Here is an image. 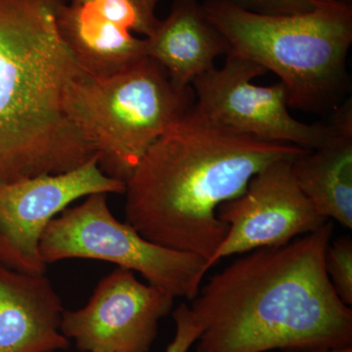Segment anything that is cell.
<instances>
[{
	"instance_id": "obj_1",
	"label": "cell",
	"mask_w": 352,
	"mask_h": 352,
	"mask_svg": "<svg viewBox=\"0 0 352 352\" xmlns=\"http://www.w3.org/2000/svg\"><path fill=\"white\" fill-rule=\"evenodd\" d=\"M332 220L289 244L247 252L190 305L197 352H305L352 346V309L326 271Z\"/></svg>"
},
{
	"instance_id": "obj_2",
	"label": "cell",
	"mask_w": 352,
	"mask_h": 352,
	"mask_svg": "<svg viewBox=\"0 0 352 352\" xmlns=\"http://www.w3.org/2000/svg\"><path fill=\"white\" fill-rule=\"evenodd\" d=\"M307 149L212 124L193 108L145 153L126 182V222L146 239L210 261L228 233L219 206L273 162Z\"/></svg>"
},
{
	"instance_id": "obj_3",
	"label": "cell",
	"mask_w": 352,
	"mask_h": 352,
	"mask_svg": "<svg viewBox=\"0 0 352 352\" xmlns=\"http://www.w3.org/2000/svg\"><path fill=\"white\" fill-rule=\"evenodd\" d=\"M56 0H0V183L58 175L95 154L69 120L83 72L60 38Z\"/></svg>"
},
{
	"instance_id": "obj_4",
	"label": "cell",
	"mask_w": 352,
	"mask_h": 352,
	"mask_svg": "<svg viewBox=\"0 0 352 352\" xmlns=\"http://www.w3.org/2000/svg\"><path fill=\"white\" fill-rule=\"evenodd\" d=\"M203 6L230 53L280 78L289 108L316 113L340 103L349 85L352 4L316 0L311 10L292 15L249 12L227 0H204Z\"/></svg>"
},
{
	"instance_id": "obj_5",
	"label": "cell",
	"mask_w": 352,
	"mask_h": 352,
	"mask_svg": "<svg viewBox=\"0 0 352 352\" xmlns=\"http://www.w3.org/2000/svg\"><path fill=\"white\" fill-rule=\"evenodd\" d=\"M195 103L192 87H179L146 57L120 73L96 78L82 73L71 88L68 113L105 175L126 183L147 150Z\"/></svg>"
},
{
	"instance_id": "obj_6",
	"label": "cell",
	"mask_w": 352,
	"mask_h": 352,
	"mask_svg": "<svg viewBox=\"0 0 352 352\" xmlns=\"http://www.w3.org/2000/svg\"><path fill=\"white\" fill-rule=\"evenodd\" d=\"M39 249L47 265L69 258L108 261L138 272L173 298L191 302L208 271L200 256L153 243L116 219L105 193L91 194L51 220Z\"/></svg>"
},
{
	"instance_id": "obj_7",
	"label": "cell",
	"mask_w": 352,
	"mask_h": 352,
	"mask_svg": "<svg viewBox=\"0 0 352 352\" xmlns=\"http://www.w3.org/2000/svg\"><path fill=\"white\" fill-rule=\"evenodd\" d=\"M266 74L251 60L229 53L226 64L198 76L193 83V111L212 124L268 141L312 150L333 133L332 124L300 122L289 111L283 83L261 87L254 78Z\"/></svg>"
},
{
	"instance_id": "obj_8",
	"label": "cell",
	"mask_w": 352,
	"mask_h": 352,
	"mask_svg": "<svg viewBox=\"0 0 352 352\" xmlns=\"http://www.w3.org/2000/svg\"><path fill=\"white\" fill-rule=\"evenodd\" d=\"M124 191L126 183L99 168L97 154L66 173L0 183V264L25 274H45L39 247L51 220L83 197Z\"/></svg>"
},
{
	"instance_id": "obj_9",
	"label": "cell",
	"mask_w": 352,
	"mask_h": 352,
	"mask_svg": "<svg viewBox=\"0 0 352 352\" xmlns=\"http://www.w3.org/2000/svg\"><path fill=\"white\" fill-rule=\"evenodd\" d=\"M161 0H56L60 38L78 68L92 78L120 73L147 57Z\"/></svg>"
},
{
	"instance_id": "obj_10",
	"label": "cell",
	"mask_w": 352,
	"mask_h": 352,
	"mask_svg": "<svg viewBox=\"0 0 352 352\" xmlns=\"http://www.w3.org/2000/svg\"><path fill=\"white\" fill-rule=\"evenodd\" d=\"M293 160L268 164L250 180L244 193L219 206L217 217L228 233L207 263L208 270L227 256L289 244L328 221L298 187Z\"/></svg>"
},
{
	"instance_id": "obj_11",
	"label": "cell",
	"mask_w": 352,
	"mask_h": 352,
	"mask_svg": "<svg viewBox=\"0 0 352 352\" xmlns=\"http://www.w3.org/2000/svg\"><path fill=\"white\" fill-rule=\"evenodd\" d=\"M175 298L133 271L117 267L102 278L85 307L65 310L61 332L85 352H148Z\"/></svg>"
},
{
	"instance_id": "obj_12",
	"label": "cell",
	"mask_w": 352,
	"mask_h": 352,
	"mask_svg": "<svg viewBox=\"0 0 352 352\" xmlns=\"http://www.w3.org/2000/svg\"><path fill=\"white\" fill-rule=\"evenodd\" d=\"M65 309L45 274H25L0 264V352L67 349Z\"/></svg>"
},
{
	"instance_id": "obj_13",
	"label": "cell",
	"mask_w": 352,
	"mask_h": 352,
	"mask_svg": "<svg viewBox=\"0 0 352 352\" xmlns=\"http://www.w3.org/2000/svg\"><path fill=\"white\" fill-rule=\"evenodd\" d=\"M147 57L166 69L179 87H191L214 62L231 52L230 45L206 13L200 0H173L170 14L146 38Z\"/></svg>"
},
{
	"instance_id": "obj_14",
	"label": "cell",
	"mask_w": 352,
	"mask_h": 352,
	"mask_svg": "<svg viewBox=\"0 0 352 352\" xmlns=\"http://www.w3.org/2000/svg\"><path fill=\"white\" fill-rule=\"evenodd\" d=\"M333 133L316 149L307 150L292 161L298 187L316 212L352 229L351 99L336 111Z\"/></svg>"
},
{
	"instance_id": "obj_15",
	"label": "cell",
	"mask_w": 352,
	"mask_h": 352,
	"mask_svg": "<svg viewBox=\"0 0 352 352\" xmlns=\"http://www.w3.org/2000/svg\"><path fill=\"white\" fill-rule=\"evenodd\" d=\"M326 271L336 293L346 305H352V240L342 236L331 241L326 252Z\"/></svg>"
},
{
	"instance_id": "obj_16",
	"label": "cell",
	"mask_w": 352,
	"mask_h": 352,
	"mask_svg": "<svg viewBox=\"0 0 352 352\" xmlns=\"http://www.w3.org/2000/svg\"><path fill=\"white\" fill-rule=\"evenodd\" d=\"M173 317L175 323V337L164 352H188L200 336V323L186 303H180Z\"/></svg>"
},
{
	"instance_id": "obj_17",
	"label": "cell",
	"mask_w": 352,
	"mask_h": 352,
	"mask_svg": "<svg viewBox=\"0 0 352 352\" xmlns=\"http://www.w3.org/2000/svg\"><path fill=\"white\" fill-rule=\"evenodd\" d=\"M249 12L263 15H292L314 8L316 0H227Z\"/></svg>"
},
{
	"instance_id": "obj_18",
	"label": "cell",
	"mask_w": 352,
	"mask_h": 352,
	"mask_svg": "<svg viewBox=\"0 0 352 352\" xmlns=\"http://www.w3.org/2000/svg\"><path fill=\"white\" fill-rule=\"evenodd\" d=\"M305 352H352V346L342 347V349H322V351H312Z\"/></svg>"
},
{
	"instance_id": "obj_19",
	"label": "cell",
	"mask_w": 352,
	"mask_h": 352,
	"mask_svg": "<svg viewBox=\"0 0 352 352\" xmlns=\"http://www.w3.org/2000/svg\"><path fill=\"white\" fill-rule=\"evenodd\" d=\"M335 1L344 2V3L352 4V0H335Z\"/></svg>"
}]
</instances>
